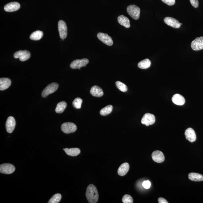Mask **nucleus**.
I'll return each instance as SVG.
<instances>
[{"instance_id":"nucleus-1","label":"nucleus","mask_w":203,"mask_h":203,"mask_svg":"<svg viewBox=\"0 0 203 203\" xmlns=\"http://www.w3.org/2000/svg\"><path fill=\"white\" fill-rule=\"evenodd\" d=\"M87 200L90 203H96L99 199V193L96 187L93 184H90L86 192Z\"/></svg>"},{"instance_id":"nucleus-2","label":"nucleus","mask_w":203,"mask_h":203,"mask_svg":"<svg viewBox=\"0 0 203 203\" xmlns=\"http://www.w3.org/2000/svg\"><path fill=\"white\" fill-rule=\"evenodd\" d=\"M128 13L131 18L134 20L139 19L140 13V9L139 7L135 5H130L127 8Z\"/></svg>"},{"instance_id":"nucleus-3","label":"nucleus","mask_w":203,"mask_h":203,"mask_svg":"<svg viewBox=\"0 0 203 203\" xmlns=\"http://www.w3.org/2000/svg\"><path fill=\"white\" fill-rule=\"evenodd\" d=\"M59 84L57 83H52L48 85L43 91L42 95L43 98H45L51 94L57 91L59 88Z\"/></svg>"},{"instance_id":"nucleus-4","label":"nucleus","mask_w":203,"mask_h":203,"mask_svg":"<svg viewBox=\"0 0 203 203\" xmlns=\"http://www.w3.org/2000/svg\"><path fill=\"white\" fill-rule=\"evenodd\" d=\"M61 130L65 134L71 133L75 132L77 129L76 124L71 122H66L61 127Z\"/></svg>"},{"instance_id":"nucleus-5","label":"nucleus","mask_w":203,"mask_h":203,"mask_svg":"<svg viewBox=\"0 0 203 203\" xmlns=\"http://www.w3.org/2000/svg\"><path fill=\"white\" fill-rule=\"evenodd\" d=\"M58 28L59 36L61 39L63 40L66 38L67 35V25L63 20L59 21L58 23Z\"/></svg>"},{"instance_id":"nucleus-6","label":"nucleus","mask_w":203,"mask_h":203,"mask_svg":"<svg viewBox=\"0 0 203 203\" xmlns=\"http://www.w3.org/2000/svg\"><path fill=\"white\" fill-rule=\"evenodd\" d=\"M89 63L88 59H76L73 61L70 65V67L72 69H80L83 67H86L87 64Z\"/></svg>"},{"instance_id":"nucleus-7","label":"nucleus","mask_w":203,"mask_h":203,"mask_svg":"<svg viewBox=\"0 0 203 203\" xmlns=\"http://www.w3.org/2000/svg\"><path fill=\"white\" fill-rule=\"evenodd\" d=\"M156 122V117L154 115L149 113L144 114L141 119V124H145L146 126H149L155 123Z\"/></svg>"},{"instance_id":"nucleus-8","label":"nucleus","mask_w":203,"mask_h":203,"mask_svg":"<svg viewBox=\"0 0 203 203\" xmlns=\"http://www.w3.org/2000/svg\"><path fill=\"white\" fill-rule=\"evenodd\" d=\"M15 170V168L11 164H3L0 165V172L5 174H11L13 173Z\"/></svg>"},{"instance_id":"nucleus-9","label":"nucleus","mask_w":203,"mask_h":203,"mask_svg":"<svg viewBox=\"0 0 203 203\" xmlns=\"http://www.w3.org/2000/svg\"><path fill=\"white\" fill-rule=\"evenodd\" d=\"M30 53L28 51H19L15 53L14 57L15 59L19 58L21 61H24L30 59Z\"/></svg>"},{"instance_id":"nucleus-10","label":"nucleus","mask_w":203,"mask_h":203,"mask_svg":"<svg viewBox=\"0 0 203 203\" xmlns=\"http://www.w3.org/2000/svg\"><path fill=\"white\" fill-rule=\"evenodd\" d=\"M193 50L199 51L203 49V37H197L191 43Z\"/></svg>"},{"instance_id":"nucleus-11","label":"nucleus","mask_w":203,"mask_h":203,"mask_svg":"<svg viewBox=\"0 0 203 203\" xmlns=\"http://www.w3.org/2000/svg\"><path fill=\"white\" fill-rule=\"evenodd\" d=\"M98 38L103 43H104L109 46H112L113 44V40L111 37L107 34L99 32L97 35Z\"/></svg>"},{"instance_id":"nucleus-12","label":"nucleus","mask_w":203,"mask_h":203,"mask_svg":"<svg viewBox=\"0 0 203 203\" xmlns=\"http://www.w3.org/2000/svg\"><path fill=\"white\" fill-rule=\"evenodd\" d=\"M16 121L13 117L10 116L8 118L6 123V128L7 132L11 133L14 130L16 126Z\"/></svg>"},{"instance_id":"nucleus-13","label":"nucleus","mask_w":203,"mask_h":203,"mask_svg":"<svg viewBox=\"0 0 203 203\" xmlns=\"http://www.w3.org/2000/svg\"><path fill=\"white\" fill-rule=\"evenodd\" d=\"M164 22L165 24L169 26L175 28H180L181 25L178 20L171 17H166L164 18Z\"/></svg>"},{"instance_id":"nucleus-14","label":"nucleus","mask_w":203,"mask_h":203,"mask_svg":"<svg viewBox=\"0 0 203 203\" xmlns=\"http://www.w3.org/2000/svg\"><path fill=\"white\" fill-rule=\"evenodd\" d=\"M20 6L19 3L17 2H11L8 3L5 6V11L8 12H11L17 11L20 9Z\"/></svg>"},{"instance_id":"nucleus-15","label":"nucleus","mask_w":203,"mask_h":203,"mask_svg":"<svg viewBox=\"0 0 203 203\" xmlns=\"http://www.w3.org/2000/svg\"><path fill=\"white\" fill-rule=\"evenodd\" d=\"M152 157L155 162L161 163L164 161L165 157L163 152L160 151H156L152 153Z\"/></svg>"},{"instance_id":"nucleus-16","label":"nucleus","mask_w":203,"mask_h":203,"mask_svg":"<svg viewBox=\"0 0 203 203\" xmlns=\"http://www.w3.org/2000/svg\"><path fill=\"white\" fill-rule=\"evenodd\" d=\"M185 135L186 139L191 142H193L197 139L195 131L192 128H189L185 130Z\"/></svg>"},{"instance_id":"nucleus-17","label":"nucleus","mask_w":203,"mask_h":203,"mask_svg":"<svg viewBox=\"0 0 203 203\" xmlns=\"http://www.w3.org/2000/svg\"><path fill=\"white\" fill-rule=\"evenodd\" d=\"M172 101L175 104L178 105H183L185 103V98L179 94H176L173 95L172 98Z\"/></svg>"},{"instance_id":"nucleus-18","label":"nucleus","mask_w":203,"mask_h":203,"mask_svg":"<svg viewBox=\"0 0 203 203\" xmlns=\"http://www.w3.org/2000/svg\"><path fill=\"white\" fill-rule=\"evenodd\" d=\"M11 85V81L9 78H1L0 79V90L1 91L8 89Z\"/></svg>"},{"instance_id":"nucleus-19","label":"nucleus","mask_w":203,"mask_h":203,"mask_svg":"<svg viewBox=\"0 0 203 203\" xmlns=\"http://www.w3.org/2000/svg\"><path fill=\"white\" fill-rule=\"evenodd\" d=\"M90 93L93 96L96 97H102L104 95L103 90L99 87L96 86L92 87Z\"/></svg>"},{"instance_id":"nucleus-20","label":"nucleus","mask_w":203,"mask_h":203,"mask_svg":"<svg viewBox=\"0 0 203 203\" xmlns=\"http://www.w3.org/2000/svg\"><path fill=\"white\" fill-rule=\"evenodd\" d=\"M117 20L119 23L121 25L127 28H130V21L127 17L124 16V15H121V16L118 17Z\"/></svg>"},{"instance_id":"nucleus-21","label":"nucleus","mask_w":203,"mask_h":203,"mask_svg":"<svg viewBox=\"0 0 203 203\" xmlns=\"http://www.w3.org/2000/svg\"><path fill=\"white\" fill-rule=\"evenodd\" d=\"M129 169V165L127 163L122 164L118 170L117 173L120 176H124L127 173Z\"/></svg>"},{"instance_id":"nucleus-22","label":"nucleus","mask_w":203,"mask_h":203,"mask_svg":"<svg viewBox=\"0 0 203 203\" xmlns=\"http://www.w3.org/2000/svg\"><path fill=\"white\" fill-rule=\"evenodd\" d=\"M63 150L66 154L71 156H77L81 153V150L78 148H66Z\"/></svg>"},{"instance_id":"nucleus-23","label":"nucleus","mask_w":203,"mask_h":203,"mask_svg":"<svg viewBox=\"0 0 203 203\" xmlns=\"http://www.w3.org/2000/svg\"><path fill=\"white\" fill-rule=\"evenodd\" d=\"M189 178L193 181H203V176L199 173H191L189 174Z\"/></svg>"},{"instance_id":"nucleus-24","label":"nucleus","mask_w":203,"mask_h":203,"mask_svg":"<svg viewBox=\"0 0 203 203\" xmlns=\"http://www.w3.org/2000/svg\"><path fill=\"white\" fill-rule=\"evenodd\" d=\"M151 65V61L148 59H145L140 61L138 64L140 69H145L149 68Z\"/></svg>"},{"instance_id":"nucleus-25","label":"nucleus","mask_w":203,"mask_h":203,"mask_svg":"<svg viewBox=\"0 0 203 203\" xmlns=\"http://www.w3.org/2000/svg\"><path fill=\"white\" fill-rule=\"evenodd\" d=\"M43 35V32L40 30H37V31L33 32L30 35V39L32 40H39L42 38Z\"/></svg>"},{"instance_id":"nucleus-26","label":"nucleus","mask_w":203,"mask_h":203,"mask_svg":"<svg viewBox=\"0 0 203 203\" xmlns=\"http://www.w3.org/2000/svg\"><path fill=\"white\" fill-rule=\"evenodd\" d=\"M67 103L65 102L62 101L59 102L56 107L55 112L59 114L63 113L67 107Z\"/></svg>"},{"instance_id":"nucleus-27","label":"nucleus","mask_w":203,"mask_h":203,"mask_svg":"<svg viewBox=\"0 0 203 203\" xmlns=\"http://www.w3.org/2000/svg\"><path fill=\"white\" fill-rule=\"evenodd\" d=\"M113 107L112 105H108L107 106L104 107L102 108L100 112V115L102 116H106L111 113L112 111Z\"/></svg>"},{"instance_id":"nucleus-28","label":"nucleus","mask_w":203,"mask_h":203,"mask_svg":"<svg viewBox=\"0 0 203 203\" xmlns=\"http://www.w3.org/2000/svg\"><path fill=\"white\" fill-rule=\"evenodd\" d=\"M62 196L60 194L57 193L53 196L48 201V203H59L60 202Z\"/></svg>"},{"instance_id":"nucleus-29","label":"nucleus","mask_w":203,"mask_h":203,"mask_svg":"<svg viewBox=\"0 0 203 203\" xmlns=\"http://www.w3.org/2000/svg\"><path fill=\"white\" fill-rule=\"evenodd\" d=\"M116 86L117 88L121 91L125 92L128 90L127 87L124 83L119 81H117L116 83Z\"/></svg>"},{"instance_id":"nucleus-30","label":"nucleus","mask_w":203,"mask_h":203,"mask_svg":"<svg viewBox=\"0 0 203 203\" xmlns=\"http://www.w3.org/2000/svg\"><path fill=\"white\" fill-rule=\"evenodd\" d=\"M83 101V100L79 98L75 99L72 103L73 107L77 109L81 108Z\"/></svg>"},{"instance_id":"nucleus-31","label":"nucleus","mask_w":203,"mask_h":203,"mask_svg":"<svg viewBox=\"0 0 203 203\" xmlns=\"http://www.w3.org/2000/svg\"><path fill=\"white\" fill-rule=\"evenodd\" d=\"M122 202L124 203H133V199L130 195L128 194L124 195L122 199Z\"/></svg>"},{"instance_id":"nucleus-32","label":"nucleus","mask_w":203,"mask_h":203,"mask_svg":"<svg viewBox=\"0 0 203 203\" xmlns=\"http://www.w3.org/2000/svg\"><path fill=\"white\" fill-rule=\"evenodd\" d=\"M142 185L145 189H149L151 187V183L149 180L144 181L143 182Z\"/></svg>"},{"instance_id":"nucleus-33","label":"nucleus","mask_w":203,"mask_h":203,"mask_svg":"<svg viewBox=\"0 0 203 203\" xmlns=\"http://www.w3.org/2000/svg\"><path fill=\"white\" fill-rule=\"evenodd\" d=\"M161 1L169 6H173L175 3V0H161Z\"/></svg>"},{"instance_id":"nucleus-34","label":"nucleus","mask_w":203,"mask_h":203,"mask_svg":"<svg viewBox=\"0 0 203 203\" xmlns=\"http://www.w3.org/2000/svg\"><path fill=\"white\" fill-rule=\"evenodd\" d=\"M191 5L194 8H197L199 6L198 0H190Z\"/></svg>"},{"instance_id":"nucleus-35","label":"nucleus","mask_w":203,"mask_h":203,"mask_svg":"<svg viewBox=\"0 0 203 203\" xmlns=\"http://www.w3.org/2000/svg\"><path fill=\"white\" fill-rule=\"evenodd\" d=\"M158 202L159 203H168V202L166 200L163 198L160 197L158 199Z\"/></svg>"},{"instance_id":"nucleus-36","label":"nucleus","mask_w":203,"mask_h":203,"mask_svg":"<svg viewBox=\"0 0 203 203\" xmlns=\"http://www.w3.org/2000/svg\"><path fill=\"white\" fill-rule=\"evenodd\" d=\"M180 25H182V23H180Z\"/></svg>"}]
</instances>
